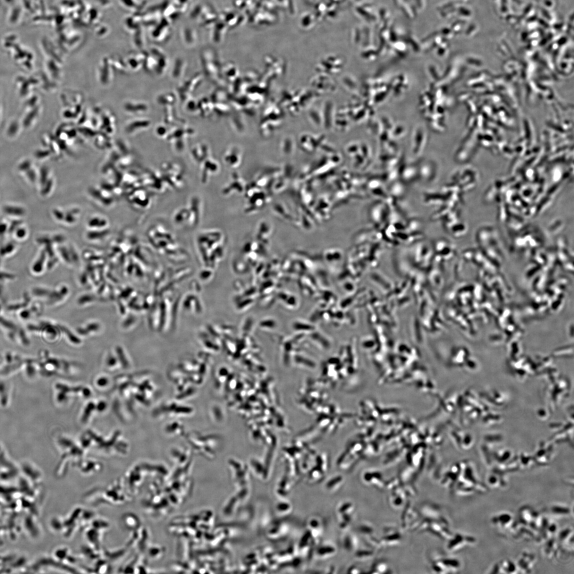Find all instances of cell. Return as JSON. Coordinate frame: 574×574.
I'll return each mask as SVG.
<instances>
[{
	"mask_svg": "<svg viewBox=\"0 0 574 574\" xmlns=\"http://www.w3.org/2000/svg\"><path fill=\"white\" fill-rule=\"evenodd\" d=\"M390 568L386 562L384 560H378L374 562L370 570V574H386L389 573Z\"/></svg>",
	"mask_w": 574,
	"mask_h": 574,
	"instance_id": "19",
	"label": "cell"
},
{
	"mask_svg": "<svg viewBox=\"0 0 574 574\" xmlns=\"http://www.w3.org/2000/svg\"><path fill=\"white\" fill-rule=\"evenodd\" d=\"M429 567L432 572L448 574L458 572L462 564L460 561L454 557L436 556L430 560Z\"/></svg>",
	"mask_w": 574,
	"mask_h": 574,
	"instance_id": "3",
	"label": "cell"
},
{
	"mask_svg": "<svg viewBox=\"0 0 574 574\" xmlns=\"http://www.w3.org/2000/svg\"><path fill=\"white\" fill-rule=\"evenodd\" d=\"M536 562L535 554L530 552H522L516 562L519 573L530 574L533 572Z\"/></svg>",
	"mask_w": 574,
	"mask_h": 574,
	"instance_id": "10",
	"label": "cell"
},
{
	"mask_svg": "<svg viewBox=\"0 0 574 574\" xmlns=\"http://www.w3.org/2000/svg\"><path fill=\"white\" fill-rule=\"evenodd\" d=\"M506 474L499 470L494 469L486 478V483L488 488H500L507 486Z\"/></svg>",
	"mask_w": 574,
	"mask_h": 574,
	"instance_id": "13",
	"label": "cell"
},
{
	"mask_svg": "<svg viewBox=\"0 0 574 574\" xmlns=\"http://www.w3.org/2000/svg\"><path fill=\"white\" fill-rule=\"evenodd\" d=\"M375 552L373 548H366V550H358L356 552V556L358 560H367L374 558L375 556Z\"/></svg>",
	"mask_w": 574,
	"mask_h": 574,
	"instance_id": "21",
	"label": "cell"
},
{
	"mask_svg": "<svg viewBox=\"0 0 574 574\" xmlns=\"http://www.w3.org/2000/svg\"><path fill=\"white\" fill-rule=\"evenodd\" d=\"M380 540L384 547H392L399 545L402 542L400 531L396 528L386 526L384 528Z\"/></svg>",
	"mask_w": 574,
	"mask_h": 574,
	"instance_id": "9",
	"label": "cell"
},
{
	"mask_svg": "<svg viewBox=\"0 0 574 574\" xmlns=\"http://www.w3.org/2000/svg\"><path fill=\"white\" fill-rule=\"evenodd\" d=\"M343 482V477L342 476H336L329 480L326 484V487L328 490L336 491L338 488L341 486Z\"/></svg>",
	"mask_w": 574,
	"mask_h": 574,
	"instance_id": "20",
	"label": "cell"
},
{
	"mask_svg": "<svg viewBox=\"0 0 574 574\" xmlns=\"http://www.w3.org/2000/svg\"><path fill=\"white\" fill-rule=\"evenodd\" d=\"M491 522L495 528L510 534L516 524V517L510 512H502L495 514Z\"/></svg>",
	"mask_w": 574,
	"mask_h": 574,
	"instance_id": "8",
	"label": "cell"
},
{
	"mask_svg": "<svg viewBox=\"0 0 574 574\" xmlns=\"http://www.w3.org/2000/svg\"><path fill=\"white\" fill-rule=\"evenodd\" d=\"M459 480L474 486L478 494L486 493L488 491V488L480 480L474 468L470 463H462V472Z\"/></svg>",
	"mask_w": 574,
	"mask_h": 574,
	"instance_id": "5",
	"label": "cell"
},
{
	"mask_svg": "<svg viewBox=\"0 0 574 574\" xmlns=\"http://www.w3.org/2000/svg\"><path fill=\"white\" fill-rule=\"evenodd\" d=\"M362 480L368 485L380 489L385 488L386 481L379 472L368 471L362 476Z\"/></svg>",
	"mask_w": 574,
	"mask_h": 574,
	"instance_id": "16",
	"label": "cell"
},
{
	"mask_svg": "<svg viewBox=\"0 0 574 574\" xmlns=\"http://www.w3.org/2000/svg\"><path fill=\"white\" fill-rule=\"evenodd\" d=\"M462 472V464H456L450 468V470L446 472L442 477L441 484L447 489L452 492L453 490L458 483Z\"/></svg>",
	"mask_w": 574,
	"mask_h": 574,
	"instance_id": "12",
	"label": "cell"
},
{
	"mask_svg": "<svg viewBox=\"0 0 574 574\" xmlns=\"http://www.w3.org/2000/svg\"><path fill=\"white\" fill-rule=\"evenodd\" d=\"M543 516L534 508L528 506H523L518 510L516 520L520 524L528 526L538 532Z\"/></svg>",
	"mask_w": 574,
	"mask_h": 574,
	"instance_id": "4",
	"label": "cell"
},
{
	"mask_svg": "<svg viewBox=\"0 0 574 574\" xmlns=\"http://www.w3.org/2000/svg\"><path fill=\"white\" fill-rule=\"evenodd\" d=\"M350 571L348 572L350 573H360V572L358 571V569L356 567H352L350 568Z\"/></svg>",
	"mask_w": 574,
	"mask_h": 574,
	"instance_id": "25",
	"label": "cell"
},
{
	"mask_svg": "<svg viewBox=\"0 0 574 574\" xmlns=\"http://www.w3.org/2000/svg\"><path fill=\"white\" fill-rule=\"evenodd\" d=\"M543 543L542 552L546 558L548 560L556 558L561 548L556 536L548 538Z\"/></svg>",
	"mask_w": 574,
	"mask_h": 574,
	"instance_id": "14",
	"label": "cell"
},
{
	"mask_svg": "<svg viewBox=\"0 0 574 574\" xmlns=\"http://www.w3.org/2000/svg\"><path fill=\"white\" fill-rule=\"evenodd\" d=\"M344 547L348 551H352L357 548L358 542L357 538L352 535H349L344 539Z\"/></svg>",
	"mask_w": 574,
	"mask_h": 574,
	"instance_id": "23",
	"label": "cell"
},
{
	"mask_svg": "<svg viewBox=\"0 0 574 574\" xmlns=\"http://www.w3.org/2000/svg\"><path fill=\"white\" fill-rule=\"evenodd\" d=\"M476 542V538L474 536L456 533L453 534L448 540L446 548L449 552H456L466 547L474 545Z\"/></svg>",
	"mask_w": 574,
	"mask_h": 574,
	"instance_id": "7",
	"label": "cell"
},
{
	"mask_svg": "<svg viewBox=\"0 0 574 574\" xmlns=\"http://www.w3.org/2000/svg\"><path fill=\"white\" fill-rule=\"evenodd\" d=\"M548 512L552 516L557 518H566L573 514V510L568 506L556 504L552 505L548 509Z\"/></svg>",
	"mask_w": 574,
	"mask_h": 574,
	"instance_id": "17",
	"label": "cell"
},
{
	"mask_svg": "<svg viewBox=\"0 0 574 574\" xmlns=\"http://www.w3.org/2000/svg\"><path fill=\"white\" fill-rule=\"evenodd\" d=\"M276 510L282 516H286V514H290L292 510L291 505L288 502H280L277 504Z\"/></svg>",
	"mask_w": 574,
	"mask_h": 574,
	"instance_id": "24",
	"label": "cell"
},
{
	"mask_svg": "<svg viewBox=\"0 0 574 574\" xmlns=\"http://www.w3.org/2000/svg\"><path fill=\"white\" fill-rule=\"evenodd\" d=\"M405 506L401 518L402 527L404 530H416L422 520L419 511L409 502Z\"/></svg>",
	"mask_w": 574,
	"mask_h": 574,
	"instance_id": "6",
	"label": "cell"
},
{
	"mask_svg": "<svg viewBox=\"0 0 574 574\" xmlns=\"http://www.w3.org/2000/svg\"><path fill=\"white\" fill-rule=\"evenodd\" d=\"M336 552V548L331 544H326L319 546L316 551L318 556L322 558H328L332 556Z\"/></svg>",
	"mask_w": 574,
	"mask_h": 574,
	"instance_id": "18",
	"label": "cell"
},
{
	"mask_svg": "<svg viewBox=\"0 0 574 574\" xmlns=\"http://www.w3.org/2000/svg\"><path fill=\"white\" fill-rule=\"evenodd\" d=\"M358 531L366 539L376 535L375 528L368 524L360 525L358 528Z\"/></svg>",
	"mask_w": 574,
	"mask_h": 574,
	"instance_id": "22",
	"label": "cell"
},
{
	"mask_svg": "<svg viewBox=\"0 0 574 574\" xmlns=\"http://www.w3.org/2000/svg\"><path fill=\"white\" fill-rule=\"evenodd\" d=\"M312 423L297 438L310 444L332 436L340 430L351 416L340 405L330 401L314 416Z\"/></svg>",
	"mask_w": 574,
	"mask_h": 574,
	"instance_id": "1",
	"label": "cell"
},
{
	"mask_svg": "<svg viewBox=\"0 0 574 574\" xmlns=\"http://www.w3.org/2000/svg\"><path fill=\"white\" fill-rule=\"evenodd\" d=\"M556 537L561 548V551L573 552L574 551V530L568 526L564 528L557 532Z\"/></svg>",
	"mask_w": 574,
	"mask_h": 574,
	"instance_id": "11",
	"label": "cell"
},
{
	"mask_svg": "<svg viewBox=\"0 0 574 574\" xmlns=\"http://www.w3.org/2000/svg\"><path fill=\"white\" fill-rule=\"evenodd\" d=\"M490 574H518L519 573L516 562L510 559H504L496 563L492 570Z\"/></svg>",
	"mask_w": 574,
	"mask_h": 574,
	"instance_id": "15",
	"label": "cell"
},
{
	"mask_svg": "<svg viewBox=\"0 0 574 574\" xmlns=\"http://www.w3.org/2000/svg\"><path fill=\"white\" fill-rule=\"evenodd\" d=\"M328 391L317 378H308L299 388L295 402L302 412L315 416L331 401Z\"/></svg>",
	"mask_w": 574,
	"mask_h": 574,
	"instance_id": "2",
	"label": "cell"
}]
</instances>
